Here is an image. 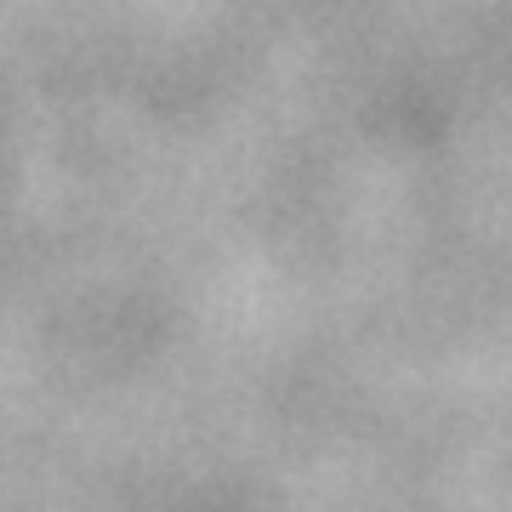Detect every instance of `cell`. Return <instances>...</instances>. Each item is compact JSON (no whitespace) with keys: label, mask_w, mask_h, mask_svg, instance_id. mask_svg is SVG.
Masks as SVG:
<instances>
[]
</instances>
